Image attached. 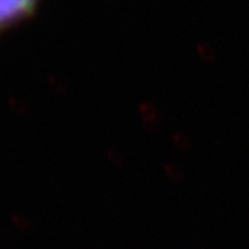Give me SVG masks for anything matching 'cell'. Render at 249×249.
<instances>
[{
	"label": "cell",
	"mask_w": 249,
	"mask_h": 249,
	"mask_svg": "<svg viewBox=\"0 0 249 249\" xmlns=\"http://www.w3.org/2000/svg\"><path fill=\"white\" fill-rule=\"evenodd\" d=\"M38 0H0V34L35 13Z\"/></svg>",
	"instance_id": "cell-1"
}]
</instances>
